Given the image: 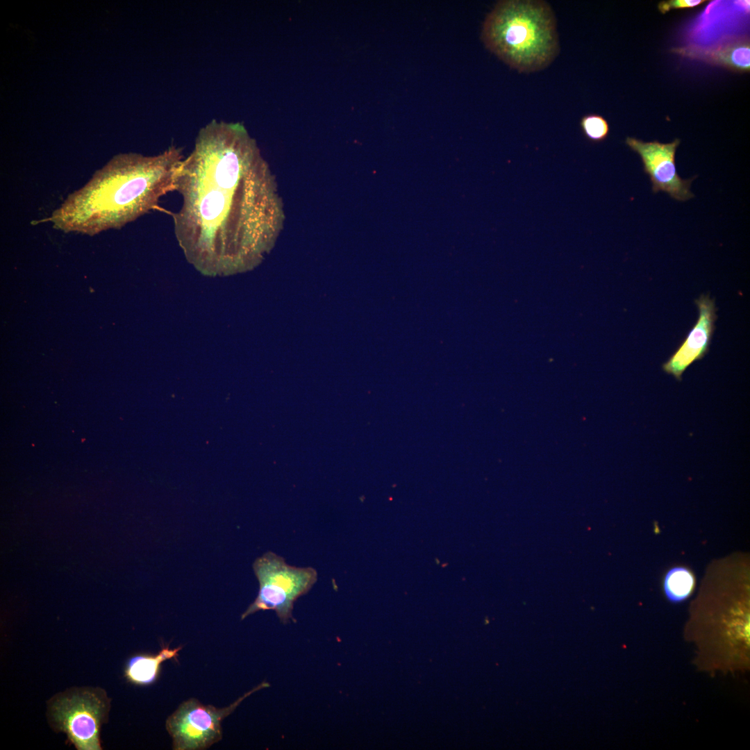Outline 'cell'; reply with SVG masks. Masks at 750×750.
Here are the masks:
<instances>
[{
  "label": "cell",
  "instance_id": "1",
  "mask_svg": "<svg viewBox=\"0 0 750 750\" xmlns=\"http://www.w3.org/2000/svg\"><path fill=\"white\" fill-rule=\"evenodd\" d=\"M174 190L176 238L187 260L208 276L243 271L267 249L276 228V203L267 165L240 123L215 119L198 132Z\"/></svg>",
  "mask_w": 750,
  "mask_h": 750
},
{
  "label": "cell",
  "instance_id": "2",
  "mask_svg": "<svg viewBox=\"0 0 750 750\" xmlns=\"http://www.w3.org/2000/svg\"><path fill=\"white\" fill-rule=\"evenodd\" d=\"M182 149L171 146L154 156L119 155L69 194L49 218L65 232L90 235L120 228L155 208L174 190Z\"/></svg>",
  "mask_w": 750,
  "mask_h": 750
},
{
  "label": "cell",
  "instance_id": "3",
  "mask_svg": "<svg viewBox=\"0 0 750 750\" xmlns=\"http://www.w3.org/2000/svg\"><path fill=\"white\" fill-rule=\"evenodd\" d=\"M481 38L490 51L520 73L546 68L560 51L554 12L540 0L498 1L485 18Z\"/></svg>",
  "mask_w": 750,
  "mask_h": 750
},
{
  "label": "cell",
  "instance_id": "4",
  "mask_svg": "<svg viewBox=\"0 0 750 750\" xmlns=\"http://www.w3.org/2000/svg\"><path fill=\"white\" fill-rule=\"evenodd\" d=\"M110 706L101 688H73L48 701L47 716L52 728L65 733L76 749L101 750L100 732Z\"/></svg>",
  "mask_w": 750,
  "mask_h": 750
},
{
  "label": "cell",
  "instance_id": "5",
  "mask_svg": "<svg viewBox=\"0 0 750 750\" xmlns=\"http://www.w3.org/2000/svg\"><path fill=\"white\" fill-rule=\"evenodd\" d=\"M253 569L259 583L254 601L242 614L241 619L260 610L275 611L281 622L294 620L292 610L298 598L306 594L317 580L312 567H298L272 551L257 558Z\"/></svg>",
  "mask_w": 750,
  "mask_h": 750
},
{
  "label": "cell",
  "instance_id": "6",
  "mask_svg": "<svg viewBox=\"0 0 750 750\" xmlns=\"http://www.w3.org/2000/svg\"><path fill=\"white\" fill-rule=\"evenodd\" d=\"M269 686V683L263 682L222 708L203 705L195 698L183 701L168 717L165 723L166 729L172 738V749L203 750L218 742L222 738L223 719L247 697Z\"/></svg>",
  "mask_w": 750,
  "mask_h": 750
},
{
  "label": "cell",
  "instance_id": "7",
  "mask_svg": "<svg viewBox=\"0 0 750 750\" xmlns=\"http://www.w3.org/2000/svg\"><path fill=\"white\" fill-rule=\"evenodd\" d=\"M680 142L679 139L669 143L644 142L631 137L625 140L626 144L640 156L644 172L651 182L653 192L662 191L675 200L685 201L694 197L690 188L697 176L683 179L677 173L675 156Z\"/></svg>",
  "mask_w": 750,
  "mask_h": 750
},
{
  "label": "cell",
  "instance_id": "8",
  "mask_svg": "<svg viewBox=\"0 0 750 750\" xmlns=\"http://www.w3.org/2000/svg\"><path fill=\"white\" fill-rule=\"evenodd\" d=\"M699 310L696 324L685 339L662 365L663 370L681 381L683 372L694 361L703 358L709 351L717 319L715 300L709 295H701L695 300Z\"/></svg>",
  "mask_w": 750,
  "mask_h": 750
},
{
  "label": "cell",
  "instance_id": "9",
  "mask_svg": "<svg viewBox=\"0 0 750 750\" xmlns=\"http://www.w3.org/2000/svg\"><path fill=\"white\" fill-rule=\"evenodd\" d=\"M671 51L683 57L719 65L735 72H747L750 69V45L747 38H740L718 47L690 45L675 47Z\"/></svg>",
  "mask_w": 750,
  "mask_h": 750
},
{
  "label": "cell",
  "instance_id": "10",
  "mask_svg": "<svg viewBox=\"0 0 750 750\" xmlns=\"http://www.w3.org/2000/svg\"><path fill=\"white\" fill-rule=\"evenodd\" d=\"M182 647L171 649L164 647L156 655H135L130 658L125 667L124 676L131 683L138 685H148L157 679L161 664L178 656Z\"/></svg>",
  "mask_w": 750,
  "mask_h": 750
},
{
  "label": "cell",
  "instance_id": "11",
  "mask_svg": "<svg viewBox=\"0 0 750 750\" xmlns=\"http://www.w3.org/2000/svg\"><path fill=\"white\" fill-rule=\"evenodd\" d=\"M694 584V577L689 570L676 567L667 572L664 581V590L670 601H681L690 594Z\"/></svg>",
  "mask_w": 750,
  "mask_h": 750
},
{
  "label": "cell",
  "instance_id": "12",
  "mask_svg": "<svg viewBox=\"0 0 750 750\" xmlns=\"http://www.w3.org/2000/svg\"><path fill=\"white\" fill-rule=\"evenodd\" d=\"M580 127L584 136L592 142H601L608 136L610 127L607 120L598 114L583 115Z\"/></svg>",
  "mask_w": 750,
  "mask_h": 750
},
{
  "label": "cell",
  "instance_id": "13",
  "mask_svg": "<svg viewBox=\"0 0 750 750\" xmlns=\"http://www.w3.org/2000/svg\"><path fill=\"white\" fill-rule=\"evenodd\" d=\"M704 0H668L659 2L658 9L662 14L674 9H687L697 7L703 3Z\"/></svg>",
  "mask_w": 750,
  "mask_h": 750
}]
</instances>
